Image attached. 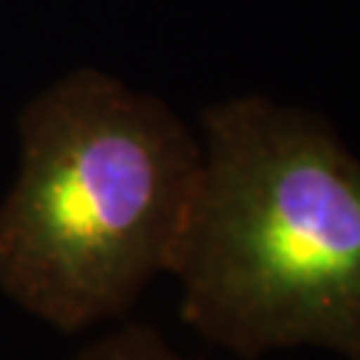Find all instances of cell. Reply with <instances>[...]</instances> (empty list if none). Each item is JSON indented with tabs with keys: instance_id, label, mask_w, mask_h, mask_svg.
I'll use <instances>...</instances> for the list:
<instances>
[{
	"instance_id": "6da1fadb",
	"label": "cell",
	"mask_w": 360,
	"mask_h": 360,
	"mask_svg": "<svg viewBox=\"0 0 360 360\" xmlns=\"http://www.w3.org/2000/svg\"><path fill=\"white\" fill-rule=\"evenodd\" d=\"M179 315L243 360H360V160L321 117L262 96L208 107L171 270Z\"/></svg>"
},
{
	"instance_id": "3957f363",
	"label": "cell",
	"mask_w": 360,
	"mask_h": 360,
	"mask_svg": "<svg viewBox=\"0 0 360 360\" xmlns=\"http://www.w3.org/2000/svg\"><path fill=\"white\" fill-rule=\"evenodd\" d=\"M70 360H193L168 345L158 328L126 323L77 349Z\"/></svg>"
},
{
	"instance_id": "7a4b0ae2",
	"label": "cell",
	"mask_w": 360,
	"mask_h": 360,
	"mask_svg": "<svg viewBox=\"0 0 360 360\" xmlns=\"http://www.w3.org/2000/svg\"><path fill=\"white\" fill-rule=\"evenodd\" d=\"M200 142L166 104L77 70L27 104L0 203V294L62 334L112 321L168 275Z\"/></svg>"
}]
</instances>
